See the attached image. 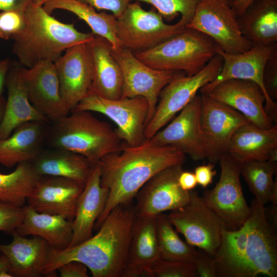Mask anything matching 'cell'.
<instances>
[{"label": "cell", "mask_w": 277, "mask_h": 277, "mask_svg": "<svg viewBox=\"0 0 277 277\" xmlns=\"http://www.w3.org/2000/svg\"><path fill=\"white\" fill-rule=\"evenodd\" d=\"M250 213L239 229L223 228L213 256L216 277L277 276L276 226L267 216L265 205L252 200Z\"/></svg>", "instance_id": "obj_1"}, {"label": "cell", "mask_w": 277, "mask_h": 277, "mask_svg": "<svg viewBox=\"0 0 277 277\" xmlns=\"http://www.w3.org/2000/svg\"><path fill=\"white\" fill-rule=\"evenodd\" d=\"M186 155L170 146H160L146 139L130 146L124 142L121 151L98 162L101 185L109 190L105 208L95 223L98 230L109 212L119 204L133 201L140 189L153 176L173 165H183Z\"/></svg>", "instance_id": "obj_2"}, {"label": "cell", "mask_w": 277, "mask_h": 277, "mask_svg": "<svg viewBox=\"0 0 277 277\" xmlns=\"http://www.w3.org/2000/svg\"><path fill=\"white\" fill-rule=\"evenodd\" d=\"M135 216L133 201L115 206L94 235L63 250L52 248L43 275L52 274L61 265L76 261L94 277H123Z\"/></svg>", "instance_id": "obj_3"}, {"label": "cell", "mask_w": 277, "mask_h": 277, "mask_svg": "<svg viewBox=\"0 0 277 277\" xmlns=\"http://www.w3.org/2000/svg\"><path fill=\"white\" fill-rule=\"evenodd\" d=\"M25 27L14 40L13 52L19 63L30 68L44 61L54 62L68 48L88 43L94 37L77 30L73 23H64L42 6L31 5L25 11Z\"/></svg>", "instance_id": "obj_4"}, {"label": "cell", "mask_w": 277, "mask_h": 277, "mask_svg": "<svg viewBox=\"0 0 277 277\" xmlns=\"http://www.w3.org/2000/svg\"><path fill=\"white\" fill-rule=\"evenodd\" d=\"M50 123L46 140L50 148L73 152L92 163L123 148L116 129L90 111H72Z\"/></svg>", "instance_id": "obj_5"}, {"label": "cell", "mask_w": 277, "mask_h": 277, "mask_svg": "<svg viewBox=\"0 0 277 277\" xmlns=\"http://www.w3.org/2000/svg\"><path fill=\"white\" fill-rule=\"evenodd\" d=\"M216 47L206 35L186 27L156 46L134 54L153 69L181 71L191 76L200 71L216 55Z\"/></svg>", "instance_id": "obj_6"}, {"label": "cell", "mask_w": 277, "mask_h": 277, "mask_svg": "<svg viewBox=\"0 0 277 277\" xmlns=\"http://www.w3.org/2000/svg\"><path fill=\"white\" fill-rule=\"evenodd\" d=\"M223 64L222 57L216 53L200 71L193 75L175 72L160 93L154 114L145 126V138L150 139L167 125L201 88L213 81L220 72Z\"/></svg>", "instance_id": "obj_7"}, {"label": "cell", "mask_w": 277, "mask_h": 277, "mask_svg": "<svg viewBox=\"0 0 277 277\" xmlns=\"http://www.w3.org/2000/svg\"><path fill=\"white\" fill-rule=\"evenodd\" d=\"M219 182L204 191L206 205L219 217L224 228L234 230L241 227L250 213L244 195L240 177L242 163L225 153L220 156Z\"/></svg>", "instance_id": "obj_8"}, {"label": "cell", "mask_w": 277, "mask_h": 277, "mask_svg": "<svg viewBox=\"0 0 277 277\" xmlns=\"http://www.w3.org/2000/svg\"><path fill=\"white\" fill-rule=\"evenodd\" d=\"M232 3L233 0H201L186 27L206 35L225 53L249 50L253 45L241 32Z\"/></svg>", "instance_id": "obj_9"}, {"label": "cell", "mask_w": 277, "mask_h": 277, "mask_svg": "<svg viewBox=\"0 0 277 277\" xmlns=\"http://www.w3.org/2000/svg\"><path fill=\"white\" fill-rule=\"evenodd\" d=\"M185 28L181 19L174 24L166 23L155 9L146 10L138 2H130L116 23L117 37L133 53L150 49Z\"/></svg>", "instance_id": "obj_10"}, {"label": "cell", "mask_w": 277, "mask_h": 277, "mask_svg": "<svg viewBox=\"0 0 277 277\" xmlns=\"http://www.w3.org/2000/svg\"><path fill=\"white\" fill-rule=\"evenodd\" d=\"M72 111L95 112L106 116L115 124L117 133L128 146H138L146 140L149 104L143 97L112 100L89 92Z\"/></svg>", "instance_id": "obj_11"}, {"label": "cell", "mask_w": 277, "mask_h": 277, "mask_svg": "<svg viewBox=\"0 0 277 277\" xmlns=\"http://www.w3.org/2000/svg\"><path fill=\"white\" fill-rule=\"evenodd\" d=\"M167 216L186 242L213 257L220 246L224 227L196 191H190L188 201Z\"/></svg>", "instance_id": "obj_12"}, {"label": "cell", "mask_w": 277, "mask_h": 277, "mask_svg": "<svg viewBox=\"0 0 277 277\" xmlns=\"http://www.w3.org/2000/svg\"><path fill=\"white\" fill-rule=\"evenodd\" d=\"M123 76L121 98L142 96L149 104L147 124L152 117L160 93L175 72L153 69L139 60L130 49L122 46L111 49Z\"/></svg>", "instance_id": "obj_13"}, {"label": "cell", "mask_w": 277, "mask_h": 277, "mask_svg": "<svg viewBox=\"0 0 277 277\" xmlns=\"http://www.w3.org/2000/svg\"><path fill=\"white\" fill-rule=\"evenodd\" d=\"M200 106L201 95H196L149 140L157 145L173 147L194 161L208 160V146L200 122Z\"/></svg>", "instance_id": "obj_14"}, {"label": "cell", "mask_w": 277, "mask_h": 277, "mask_svg": "<svg viewBox=\"0 0 277 277\" xmlns=\"http://www.w3.org/2000/svg\"><path fill=\"white\" fill-rule=\"evenodd\" d=\"M276 48L277 44L271 46L256 45L242 53L230 54L223 52L216 46V53L223 60L221 70L213 81L201 88V93H204L219 83L229 79L252 81L261 88L265 96V111L276 124L277 104L266 94L263 85V74L266 62Z\"/></svg>", "instance_id": "obj_15"}, {"label": "cell", "mask_w": 277, "mask_h": 277, "mask_svg": "<svg viewBox=\"0 0 277 277\" xmlns=\"http://www.w3.org/2000/svg\"><path fill=\"white\" fill-rule=\"evenodd\" d=\"M200 122L208 146V160L214 164L227 153L235 131L250 122L233 108L205 94L201 95Z\"/></svg>", "instance_id": "obj_16"}, {"label": "cell", "mask_w": 277, "mask_h": 277, "mask_svg": "<svg viewBox=\"0 0 277 277\" xmlns=\"http://www.w3.org/2000/svg\"><path fill=\"white\" fill-rule=\"evenodd\" d=\"M53 63L62 97L70 112L87 94L92 85L93 67L88 43L68 48Z\"/></svg>", "instance_id": "obj_17"}, {"label": "cell", "mask_w": 277, "mask_h": 277, "mask_svg": "<svg viewBox=\"0 0 277 277\" xmlns=\"http://www.w3.org/2000/svg\"><path fill=\"white\" fill-rule=\"evenodd\" d=\"M182 165L170 166L151 178L135 196L136 215L156 216L184 205L190 191L183 190L178 177Z\"/></svg>", "instance_id": "obj_18"}, {"label": "cell", "mask_w": 277, "mask_h": 277, "mask_svg": "<svg viewBox=\"0 0 277 277\" xmlns=\"http://www.w3.org/2000/svg\"><path fill=\"white\" fill-rule=\"evenodd\" d=\"M21 74L30 102L50 123L70 113L61 94L53 62L41 61L30 68L22 66Z\"/></svg>", "instance_id": "obj_19"}, {"label": "cell", "mask_w": 277, "mask_h": 277, "mask_svg": "<svg viewBox=\"0 0 277 277\" xmlns=\"http://www.w3.org/2000/svg\"><path fill=\"white\" fill-rule=\"evenodd\" d=\"M201 94L231 107L259 127L270 128L275 125L265 111L261 88L252 81L227 80Z\"/></svg>", "instance_id": "obj_20"}, {"label": "cell", "mask_w": 277, "mask_h": 277, "mask_svg": "<svg viewBox=\"0 0 277 277\" xmlns=\"http://www.w3.org/2000/svg\"><path fill=\"white\" fill-rule=\"evenodd\" d=\"M84 185L66 177L41 176L27 199V205L38 212L72 221Z\"/></svg>", "instance_id": "obj_21"}, {"label": "cell", "mask_w": 277, "mask_h": 277, "mask_svg": "<svg viewBox=\"0 0 277 277\" xmlns=\"http://www.w3.org/2000/svg\"><path fill=\"white\" fill-rule=\"evenodd\" d=\"M156 216H135L123 277L143 276L161 259Z\"/></svg>", "instance_id": "obj_22"}, {"label": "cell", "mask_w": 277, "mask_h": 277, "mask_svg": "<svg viewBox=\"0 0 277 277\" xmlns=\"http://www.w3.org/2000/svg\"><path fill=\"white\" fill-rule=\"evenodd\" d=\"M12 241L8 244L0 243V254L9 262L12 277H38L43 270L49 258L51 246L44 239L33 236L27 238L12 233Z\"/></svg>", "instance_id": "obj_23"}, {"label": "cell", "mask_w": 277, "mask_h": 277, "mask_svg": "<svg viewBox=\"0 0 277 277\" xmlns=\"http://www.w3.org/2000/svg\"><path fill=\"white\" fill-rule=\"evenodd\" d=\"M108 195L109 190L101 185L97 162L92 166L77 202L69 247L78 245L92 236L95 223L105 208Z\"/></svg>", "instance_id": "obj_24"}, {"label": "cell", "mask_w": 277, "mask_h": 277, "mask_svg": "<svg viewBox=\"0 0 277 277\" xmlns=\"http://www.w3.org/2000/svg\"><path fill=\"white\" fill-rule=\"evenodd\" d=\"M22 65L11 63L5 85L8 91L5 112L0 123V140L8 137L19 125L31 121H49L30 102L21 74Z\"/></svg>", "instance_id": "obj_25"}, {"label": "cell", "mask_w": 277, "mask_h": 277, "mask_svg": "<svg viewBox=\"0 0 277 277\" xmlns=\"http://www.w3.org/2000/svg\"><path fill=\"white\" fill-rule=\"evenodd\" d=\"M227 153L241 163L277 161V125L262 128L251 122L233 134Z\"/></svg>", "instance_id": "obj_26"}, {"label": "cell", "mask_w": 277, "mask_h": 277, "mask_svg": "<svg viewBox=\"0 0 277 277\" xmlns=\"http://www.w3.org/2000/svg\"><path fill=\"white\" fill-rule=\"evenodd\" d=\"M31 121L17 127L7 138L0 140V164L11 168L31 162L42 151L49 124Z\"/></svg>", "instance_id": "obj_27"}, {"label": "cell", "mask_w": 277, "mask_h": 277, "mask_svg": "<svg viewBox=\"0 0 277 277\" xmlns=\"http://www.w3.org/2000/svg\"><path fill=\"white\" fill-rule=\"evenodd\" d=\"M88 44L93 67V80L89 92L106 98H120L123 76L120 65L112 55L111 44L96 35Z\"/></svg>", "instance_id": "obj_28"}, {"label": "cell", "mask_w": 277, "mask_h": 277, "mask_svg": "<svg viewBox=\"0 0 277 277\" xmlns=\"http://www.w3.org/2000/svg\"><path fill=\"white\" fill-rule=\"evenodd\" d=\"M23 208L22 222L15 230L18 234L40 237L53 249L69 247L73 237L72 221L59 215L38 212L28 205Z\"/></svg>", "instance_id": "obj_29"}, {"label": "cell", "mask_w": 277, "mask_h": 277, "mask_svg": "<svg viewBox=\"0 0 277 277\" xmlns=\"http://www.w3.org/2000/svg\"><path fill=\"white\" fill-rule=\"evenodd\" d=\"M238 21L253 46L277 44V0H253Z\"/></svg>", "instance_id": "obj_30"}, {"label": "cell", "mask_w": 277, "mask_h": 277, "mask_svg": "<svg viewBox=\"0 0 277 277\" xmlns=\"http://www.w3.org/2000/svg\"><path fill=\"white\" fill-rule=\"evenodd\" d=\"M31 163L35 171L41 176L66 177L84 185L94 164L77 153L66 149L53 148L43 149Z\"/></svg>", "instance_id": "obj_31"}, {"label": "cell", "mask_w": 277, "mask_h": 277, "mask_svg": "<svg viewBox=\"0 0 277 277\" xmlns=\"http://www.w3.org/2000/svg\"><path fill=\"white\" fill-rule=\"evenodd\" d=\"M43 7L50 14L55 9L68 11L84 21L93 34L108 40L112 49L123 46L116 35V18L112 14L98 13L91 6L78 0H49Z\"/></svg>", "instance_id": "obj_32"}, {"label": "cell", "mask_w": 277, "mask_h": 277, "mask_svg": "<svg viewBox=\"0 0 277 277\" xmlns=\"http://www.w3.org/2000/svg\"><path fill=\"white\" fill-rule=\"evenodd\" d=\"M276 161H251L242 163L241 175L257 201L265 205L277 204V182L273 180Z\"/></svg>", "instance_id": "obj_33"}, {"label": "cell", "mask_w": 277, "mask_h": 277, "mask_svg": "<svg viewBox=\"0 0 277 277\" xmlns=\"http://www.w3.org/2000/svg\"><path fill=\"white\" fill-rule=\"evenodd\" d=\"M41 176L31 162L17 164L15 169L10 173H0V200L24 206Z\"/></svg>", "instance_id": "obj_34"}, {"label": "cell", "mask_w": 277, "mask_h": 277, "mask_svg": "<svg viewBox=\"0 0 277 277\" xmlns=\"http://www.w3.org/2000/svg\"><path fill=\"white\" fill-rule=\"evenodd\" d=\"M156 229L161 259L193 264L197 250L180 237L167 214L156 216Z\"/></svg>", "instance_id": "obj_35"}, {"label": "cell", "mask_w": 277, "mask_h": 277, "mask_svg": "<svg viewBox=\"0 0 277 277\" xmlns=\"http://www.w3.org/2000/svg\"><path fill=\"white\" fill-rule=\"evenodd\" d=\"M201 0H130L151 5L164 20L171 21L181 14V20L186 25L191 21Z\"/></svg>", "instance_id": "obj_36"}, {"label": "cell", "mask_w": 277, "mask_h": 277, "mask_svg": "<svg viewBox=\"0 0 277 277\" xmlns=\"http://www.w3.org/2000/svg\"><path fill=\"white\" fill-rule=\"evenodd\" d=\"M148 277H195L193 264L160 259L144 273Z\"/></svg>", "instance_id": "obj_37"}, {"label": "cell", "mask_w": 277, "mask_h": 277, "mask_svg": "<svg viewBox=\"0 0 277 277\" xmlns=\"http://www.w3.org/2000/svg\"><path fill=\"white\" fill-rule=\"evenodd\" d=\"M25 25V11L14 10L0 11V38L14 39L23 32Z\"/></svg>", "instance_id": "obj_38"}, {"label": "cell", "mask_w": 277, "mask_h": 277, "mask_svg": "<svg viewBox=\"0 0 277 277\" xmlns=\"http://www.w3.org/2000/svg\"><path fill=\"white\" fill-rule=\"evenodd\" d=\"M23 207L0 200V231L12 234L19 226L24 217Z\"/></svg>", "instance_id": "obj_39"}, {"label": "cell", "mask_w": 277, "mask_h": 277, "mask_svg": "<svg viewBox=\"0 0 277 277\" xmlns=\"http://www.w3.org/2000/svg\"><path fill=\"white\" fill-rule=\"evenodd\" d=\"M263 81L267 96L275 101L277 99V48L273 50L265 64Z\"/></svg>", "instance_id": "obj_40"}, {"label": "cell", "mask_w": 277, "mask_h": 277, "mask_svg": "<svg viewBox=\"0 0 277 277\" xmlns=\"http://www.w3.org/2000/svg\"><path fill=\"white\" fill-rule=\"evenodd\" d=\"M193 264L197 276L216 277L214 260L204 251L197 250Z\"/></svg>", "instance_id": "obj_41"}, {"label": "cell", "mask_w": 277, "mask_h": 277, "mask_svg": "<svg viewBox=\"0 0 277 277\" xmlns=\"http://www.w3.org/2000/svg\"><path fill=\"white\" fill-rule=\"evenodd\" d=\"M86 3L95 9L111 11L116 18L124 13L130 0H78Z\"/></svg>", "instance_id": "obj_42"}, {"label": "cell", "mask_w": 277, "mask_h": 277, "mask_svg": "<svg viewBox=\"0 0 277 277\" xmlns=\"http://www.w3.org/2000/svg\"><path fill=\"white\" fill-rule=\"evenodd\" d=\"M61 277H87V267L82 263L71 261L61 265L57 269Z\"/></svg>", "instance_id": "obj_43"}, {"label": "cell", "mask_w": 277, "mask_h": 277, "mask_svg": "<svg viewBox=\"0 0 277 277\" xmlns=\"http://www.w3.org/2000/svg\"><path fill=\"white\" fill-rule=\"evenodd\" d=\"M214 168V164L211 162L197 166L194 169V173L197 185L206 188L211 184L213 177L216 174V171Z\"/></svg>", "instance_id": "obj_44"}, {"label": "cell", "mask_w": 277, "mask_h": 277, "mask_svg": "<svg viewBox=\"0 0 277 277\" xmlns=\"http://www.w3.org/2000/svg\"><path fill=\"white\" fill-rule=\"evenodd\" d=\"M32 0H0V11L5 10H25L32 4Z\"/></svg>", "instance_id": "obj_45"}, {"label": "cell", "mask_w": 277, "mask_h": 277, "mask_svg": "<svg viewBox=\"0 0 277 277\" xmlns=\"http://www.w3.org/2000/svg\"><path fill=\"white\" fill-rule=\"evenodd\" d=\"M178 182L181 188L187 191L193 190L197 185L194 172L183 170L179 175Z\"/></svg>", "instance_id": "obj_46"}, {"label": "cell", "mask_w": 277, "mask_h": 277, "mask_svg": "<svg viewBox=\"0 0 277 277\" xmlns=\"http://www.w3.org/2000/svg\"><path fill=\"white\" fill-rule=\"evenodd\" d=\"M11 65V62L8 58L0 61V96L2 95L6 77Z\"/></svg>", "instance_id": "obj_47"}, {"label": "cell", "mask_w": 277, "mask_h": 277, "mask_svg": "<svg viewBox=\"0 0 277 277\" xmlns=\"http://www.w3.org/2000/svg\"><path fill=\"white\" fill-rule=\"evenodd\" d=\"M253 0H233V7L238 16H241Z\"/></svg>", "instance_id": "obj_48"}, {"label": "cell", "mask_w": 277, "mask_h": 277, "mask_svg": "<svg viewBox=\"0 0 277 277\" xmlns=\"http://www.w3.org/2000/svg\"><path fill=\"white\" fill-rule=\"evenodd\" d=\"M0 277H12L8 259L2 254H0Z\"/></svg>", "instance_id": "obj_49"}, {"label": "cell", "mask_w": 277, "mask_h": 277, "mask_svg": "<svg viewBox=\"0 0 277 277\" xmlns=\"http://www.w3.org/2000/svg\"><path fill=\"white\" fill-rule=\"evenodd\" d=\"M6 106V99L2 95L0 96V123L2 121Z\"/></svg>", "instance_id": "obj_50"}, {"label": "cell", "mask_w": 277, "mask_h": 277, "mask_svg": "<svg viewBox=\"0 0 277 277\" xmlns=\"http://www.w3.org/2000/svg\"><path fill=\"white\" fill-rule=\"evenodd\" d=\"M49 0H32V4L35 6H42Z\"/></svg>", "instance_id": "obj_51"}]
</instances>
